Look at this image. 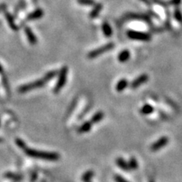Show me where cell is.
Here are the masks:
<instances>
[{
    "label": "cell",
    "mask_w": 182,
    "mask_h": 182,
    "mask_svg": "<svg viewBox=\"0 0 182 182\" xmlns=\"http://www.w3.org/2000/svg\"><path fill=\"white\" fill-rule=\"evenodd\" d=\"M153 2H154L157 3V4L160 5L164 6V7L168 6V5H169V2H166L162 1V0H153Z\"/></svg>",
    "instance_id": "obj_27"
},
{
    "label": "cell",
    "mask_w": 182,
    "mask_h": 182,
    "mask_svg": "<svg viewBox=\"0 0 182 182\" xmlns=\"http://www.w3.org/2000/svg\"><path fill=\"white\" fill-rule=\"evenodd\" d=\"M130 52L127 50V49H124V50H122L121 52H119V55H118V59L121 63H124V62H127V60L130 59Z\"/></svg>",
    "instance_id": "obj_15"
},
{
    "label": "cell",
    "mask_w": 182,
    "mask_h": 182,
    "mask_svg": "<svg viewBox=\"0 0 182 182\" xmlns=\"http://www.w3.org/2000/svg\"><path fill=\"white\" fill-rule=\"evenodd\" d=\"M141 1H142L143 2H144L145 4L148 5H150V0H141Z\"/></svg>",
    "instance_id": "obj_29"
},
{
    "label": "cell",
    "mask_w": 182,
    "mask_h": 182,
    "mask_svg": "<svg viewBox=\"0 0 182 182\" xmlns=\"http://www.w3.org/2000/svg\"><path fill=\"white\" fill-rule=\"evenodd\" d=\"M150 182H153V181H150Z\"/></svg>",
    "instance_id": "obj_33"
},
{
    "label": "cell",
    "mask_w": 182,
    "mask_h": 182,
    "mask_svg": "<svg viewBox=\"0 0 182 182\" xmlns=\"http://www.w3.org/2000/svg\"><path fill=\"white\" fill-rule=\"evenodd\" d=\"M149 80V76L147 74H143L141 75H140L139 77H137L134 80L131 82L130 87L132 89H136V88L139 87L141 85H142L143 84L146 83Z\"/></svg>",
    "instance_id": "obj_7"
},
{
    "label": "cell",
    "mask_w": 182,
    "mask_h": 182,
    "mask_svg": "<svg viewBox=\"0 0 182 182\" xmlns=\"http://www.w3.org/2000/svg\"><path fill=\"white\" fill-rule=\"evenodd\" d=\"M57 74L56 71H49V72L46 73L45 74L44 77L43 78L40 79V80H35V81H33L31 83L21 85V87H18V92L21 93H27V92L32 91V90L37 89V88L43 87L45 86L47 82H49V80H52L54 77Z\"/></svg>",
    "instance_id": "obj_1"
},
{
    "label": "cell",
    "mask_w": 182,
    "mask_h": 182,
    "mask_svg": "<svg viewBox=\"0 0 182 182\" xmlns=\"http://www.w3.org/2000/svg\"><path fill=\"white\" fill-rule=\"evenodd\" d=\"M15 144H16V145L22 150H24L27 147L26 143L24 142L23 140H21V138H16V139H15Z\"/></svg>",
    "instance_id": "obj_23"
},
{
    "label": "cell",
    "mask_w": 182,
    "mask_h": 182,
    "mask_svg": "<svg viewBox=\"0 0 182 182\" xmlns=\"http://www.w3.org/2000/svg\"><path fill=\"white\" fill-rule=\"evenodd\" d=\"M127 86H128V81L125 78H122L116 84V91L118 92H122Z\"/></svg>",
    "instance_id": "obj_18"
},
{
    "label": "cell",
    "mask_w": 182,
    "mask_h": 182,
    "mask_svg": "<svg viewBox=\"0 0 182 182\" xmlns=\"http://www.w3.org/2000/svg\"><path fill=\"white\" fill-rule=\"evenodd\" d=\"M3 141V139L2 138H0V143H2Z\"/></svg>",
    "instance_id": "obj_31"
},
{
    "label": "cell",
    "mask_w": 182,
    "mask_h": 182,
    "mask_svg": "<svg viewBox=\"0 0 182 182\" xmlns=\"http://www.w3.org/2000/svg\"><path fill=\"white\" fill-rule=\"evenodd\" d=\"M102 30L103 32L104 35L106 37H110L112 35V29L111 26L107 22H104L102 25Z\"/></svg>",
    "instance_id": "obj_17"
},
{
    "label": "cell",
    "mask_w": 182,
    "mask_h": 182,
    "mask_svg": "<svg viewBox=\"0 0 182 182\" xmlns=\"http://www.w3.org/2000/svg\"><path fill=\"white\" fill-rule=\"evenodd\" d=\"M168 143H169V138L167 137H162L159 138L158 141H156L155 143L152 144L151 147H150V150L153 152L159 150L160 149L166 147L168 144Z\"/></svg>",
    "instance_id": "obj_6"
},
{
    "label": "cell",
    "mask_w": 182,
    "mask_h": 182,
    "mask_svg": "<svg viewBox=\"0 0 182 182\" xmlns=\"http://www.w3.org/2000/svg\"><path fill=\"white\" fill-rule=\"evenodd\" d=\"M154 109L152 105H149V104H146L144 106L141 108V113L142 115H144V116H147V115H150L153 112Z\"/></svg>",
    "instance_id": "obj_20"
},
{
    "label": "cell",
    "mask_w": 182,
    "mask_h": 182,
    "mask_svg": "<svg viewBox=\"0 0 182 182\" xmlns=\"http://www.w3.org/2000/svg\"><path fill=\"white\" fill-rule=\"evenodd\" d=\"M43 11L40 9H37L34 12L29 14L27 17V21H34V20L40 19L43 16Z\"/></svg>",
    "instance_id": "obj_9"
},
{
    "label": "cell",
    "mask_w": 182,
    "mask_h": 182,
    "mask_svg": "<svg viewBox=\"0 0 182 182\" xmlns=\"http://www.w3.org/2000/svg\"><path fill=\"white\" fill-rule=\"evenodd\" d=\"M174 17H175L177 21H178L179 23H182V13L180 9H175V12H174Z\"/></svg>",
    "instance_id": "obj_24"
},
{
    "label": "cell",
    "mask_w": 182,
    "mask_h": 182,
    "mask_svg": "<svg viewBox=\"0 0 182 182\" xmlns=\"http://www.w3.org/2000/svg\"><path fill=\"white\" fill-rule=\"evenodd\" d=\"M115 45L113 43H109L107 44L104 45V46H100V47L97 48V49H95L91 51V52L88 53L87 57L89 59H95L96 57L99 56L102 54L105 53V52H108V51L112 50V49L114 48Z\"/></svg>",
    "instance_id": "obj_4"
},
{
    "label": "cell",
    "mask_w": 182,
    "mask_h": 182,
    "mask_svg": "<svg viewBox=\"0 0 182 182\" xmlns=\"http://www.w3.org/2000/svg\"><path fill=\"white\" fill-rule=\"evenodd\" d=\"M104 118V113L102 112H97L96 113H95L93 116V117L91 118V121L93 124H96L99 123V121H101Z\"/></svg>",
    "instance_id": "obj_19"
},
{
    "label": "cell",
    "mask_w": 182,
    "mask_h": 182,
    "mask_svg": "<svg viewBox=\"0 0 182 182\" xmlns=\"http://www.w3.org/2000/svg\"><path fill=\"white\" fill-rule=\"evenodd\" d=\"M116 164H117V166H119L120 169L125 171V172H129V171H130L128 162H126L124 159L121 158V157H119V158L116 159Z\"/></svg>",
    "instance_id": "obj_13"
},
{
    "label": "cell",
    "mask_w": 182,
    "mask_h": 182,
    "mask_svg": "<svg viewBox=\"0 0 182 182\" xmlns=\"http://www.w3.org/2000/svg\"><path fill=\"white\" fill-rule=\"evenodd\" d=\"M68 67L64 66L62 69L60 70L59 74V78L57 80L56 85L53 90L54 93H59L61 91V90L64 87L67 81V77H68Z\"/></svg>",
    "instance_id": "obj_3"
},
{
    "label": "cell",
    "mask_w": 182,
    "mask_h": 182,
    "mask_svg": "<svg viewBox=\"0 0 182 182\" xmlns=\"http://www.w3.org/2000/svg\"><path fill=\"white\" fill-rule=\"evenodd\" d=\"M114 179H115V181H116V182H129L128 181H127L126 179H124L123 177H121V175H115Z\"/></svg>",
    "instance_id": "obj_26"
},
{
    "label": "cell",
    "mask_w": 182,
    "mask_h": 182,
    "mask_svg": "<svg viewBox=\"0 0 182 182\" xmlns=\"http://www.w3.org/2000/svg\"><path fill=\"white\" fill-rule=\"evenodd\" d=\"M90 182H91V181H90Z\"/></svg>",
    "instance_id": "obj_34"
},
{
    "label": "cell",
    "mask_w": 182,
    "mask_h": 182,
    "mask_svg": "<svg viewBox=\"0 0 182 182\" xmlns=\"http://www.w3.org/2000/svg\"><path fill=\"white\" fill-rule=\"evenodd\" d=\"M127 35L131 40H141V41H149L151 40L150 34H147V33L140 32V31L130 30L127 31Z\"/></svg>",
    "instance_id": "obj_5"
},
{
    "label": "cell",
    "mask_w": 182,
    "mask_h": 182,
    "mask_svg": "<svg viewBox=\"0 0 182 182\" xmlns=\"http://www.w3.org/2000/svg\"><path fill=\"white\" fill-rule=\"evenodd\" d=\"M2 72V65H0V73Z\"/></svg>",
    "instance_id": "obj_30"
},
{
    "label": "cell",
    "mask_w": 182,
    "mask_h": 182,
    "mask_svg": "<svg viewBox=\"0 0 182 182\" xmlns=\"http://www.w3.org/2000/svg\"><path fill=\"white\" fill-rule=\"evenodd\" d=\"M181 2V0H170L169 1V4L173 5H179Z\"/></svg>",
    "instance_id": "obj_28"
},
{
    "label": "cell",
    "mask_w": 182,
    "mask_h": 182,
    "mask_svg": "<svg viewBox=\"0 0 182 182\" xmlns=\"http://www.w3.org/2000/svg\"><path fill=\"white\" fill-rule=\"evenodd\" d=\"M0 124H1V121H0Z\"/></svg>",
    "instance_id": "obj_32"
},
{
    "label": "cell",
    "mask_w": 182,
    "mask_h": 182,
    "mask_svg": "<svg viewBox=\"0 0 182 182\" xmlns=\"http://www.w3.org/2000/svg\"><path fill=\"white\" fill-rule=\"evenodd\" d=\"M129 167H130V170H136L138 168V163L136 159L134 157H131V158L129 159L128 162Z\"/></svg>",
    "instance_id": "obj_22"
},
{
    "label": "cell",
    "mask_w": 182,
    "mask_h": 182,
    "mask_svg": "<svg viewBox=\"0 0 182 182\" xmlns=\"http://www.w3.org/2000/svg\"><path fill=\"white\" fill-rule=\"evenodd\" d=\"M102 9V5L101 3H97L95 5V6L93 7V9H92V11L90 13V18H95L99 15V12H101Z\"/></svg>",
    "instance_id": "obj_16"
},
{
    "label": "cell",
    "mask_w": 182,
    "mask_h": 182,
    "mask_svg": "<svg viewBox=\"0 0 182 182\" xmlns=\"http://www.w3.org/2000/svg\"><path fill=\"white\" fill-rule=\"evenodd\" d=\"M92 125H93V123H92L91 121H85L84 123H83V124L78 127V129H77V132L80 134L87 133V132L90 131V130H91Z\"/></svg>",
    "instance_id": "obj_12"
},
{
    "label": "cell",
    "mask_w": 182,
    "mask_h": 182,
    "mask_svg": "<svg viewBox=\"0 0 182 182\" xmlns=\"http://www.w3.org/2000/svg\"><path fill=\"white\" fill-rule=\"evenodd\" d=\"M5 18L6 20H7V22L8 24H9V27H10L14 31L18 30V27H17V25L15 24V21H14V18L13 17H12V15L8 12H5Z\"/></svg>",
    "instance_id": "obj_14"
},
{
    "label": "cell",
    "mask_w": 182,
    "mask_h": 182,
    "mask_svg": "<svg viewBox=\"0 0 182 182\" xmlns=\"http://www.w3.org/2000/svg\"><path fill=\"white\" fill-rule=\"evenodd\" d=\"M126 18H127V19H136L146 21V22L148 23L150 25H151V24H152L151 21H150V18H149L147 15H144V14H127V15H126Z\"/></svg>",
    "instance_id": "obj_8"
},
{
    "label": "cell",
    "mask_w": 182,
    "mask_h": 182,
    "mask_svg": "<svg viewBox=\"0 0 182 182\" xmlns=\"http://www.w3.org/2000/svg\"><path fill=\"white\" fill-rule=\"evenodd\" d=\"M77 3L81 5L92 6L95 5L94 0H77Z\"/></svg>",
    "instance_id": "obj_25"
},
{
    "label": "cell",
    "mask_w": 182,
    "mask_h": 182,
    "mask_svg": "<svg viewBox=\"0 0 182 182\" xmlns=\"http://www.w3.org/2000/svg\"><path fill=\"white\" fill-rule=\"evenodd\" d=\"M24 32H25V34L26 36H27L29 43H30L31 45L37 44V37H36L35 34H34V32H33L30 27H26L25 28H24Z\"/></svg>",
    "instance_id": "obj_10"
},
{
    "label": "cell",
    "mask_w": 182,
    "mask_h": 182,
    "mask_svg": "<svg viewBox=\"0 0 182 182\" xmlns=\"http://www.w3.org/2000/svg\"><path fill=\"white\" fill-rule=\"evenodd\" d=\"M24 152L31 158L46 160V161L55 162L58 161L60 159V155L58 152L40 151V150H37L34 149H30L28 147H27L24 150Z\"/></svg>",
    "instance_id": "obj_2"
},
{
    "label": "cell",
    "mask_w": 182,
    "mask_h": 182,
    "mask_svg": "<svg viewBox=\"0 0 182 182\" xmlns=\"http://www.w3.org/2000/svg\"><path fill=\"white\" fill-rule=\"evenodd\" d=\"M93 176H94V172L93 170H89L82 175L81 179L84 182H90L91 181V179Z\"/></svg>",
    "instance_id": "obj_21"
},
{
    "label": "cell",
    "mask_w": 182,
    "mask_h": 182,
    "mask_svg": "<svg viewBox=\"0 0 182 182\" xmlns=\"http://www.w3.org/2000/svg\"><path fill=\"white\" fill-rule=\"evenodd\" d=\"M5 178H8V179L12 180L14 181H22V179L24 178L23 175H19V174L14 173V172H7L4 174Z\"/></svg>",
    "instance_id": "obj_11"
}]
</instances>
